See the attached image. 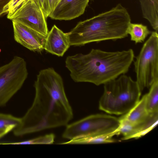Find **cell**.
Wrapping results in <instances>:
<instances>
[{
  "instance_id": "obj_1",
  "label": "cell",
  "mask_w": 158,
  "mask_h": 158,
  "mask_svg": "<svg viewBox=\"0 0 158 158\" xmlns=\"http://www.w3.org/2000/svg\"><path fill=\"white\" fill-rule=\"evenodd\" d=\"M33 103L13 130L19 136L66 126L73 117L61 76L52 68L41 70L34 83Z\"/></svg>"
},
{
  "instance_id": "obj_2",
  "label": "cell",
  "mask_w": 158,
  "mask_h": 158,
  "mask_svg": "<svg viewBox=\"0 0 158 158\" xmlns=\"http://www.w3.org/2000/svg\"><path fill=\"white\" fill-rule=\"evenodd\" d=\"M135 57L131 49L115 52L92 49L87 54L67 56L65 66L75 82H89L98 86L127 72Z\"/></svg>"
},
{
  "instance_id": "obj_3",
  "label": "cell",
  "mask_w": 158,
  "mask_h": 158,
  "mask_svg": "<svg viewBox=\"0 0 158 158\" xmlns=\"http://www.w3.org/2000/svg\"><path fill=\"white\" fill-rule=\"evenodd\" d=\"M131 19L127 9L118 4L110 10L78 23L67 33L70 46L115 40L128 35Z\"/></svg>"
},
{
  "instance_id": "obj_4",
  "label": "cell",
  "mask_w": 158,
  "mask_h": 158,
  "mask_svg": "<svg viewBox=\"0 0 158 158\" xmlns=\"http://www.w3.org/2000/svg\"><path fill=\"white\" fill-rule=\"evenodd\" d=\"M99 108L108 113L126 114L139 102L142 91L136 81L125 74L104 85Z\"/></svg>"
},
{
  "instance_id": "obj_5",
  "label": "cell",
  "mask_w": 158,
  "mask_h": 158,
  "mask_svg": "<svg viewBox=\"0 0 158 158\" xmlns=\"http://www.w3.org/2000/svg\"><path fill=\"white\" fill-rule=\"evenodd\" d=\"M134 64L136 81L142 92L158 81V34L152 32L143 45Z\"/></svg>"
},
{
  "instance_id": "obj_6",
  "label": "cell",
  "mask_w": 158,
  "mask_h": 158,
  "mask_svg": "<svg viewBox=\"0 0 158 158\" xmlns=\"http://www.w3.org/2000/svg\"><path fill=\"white\" fill-rule=\"evenodd\" d=\"M120 124V118L104 114H92L67 125L62 137L71 140L109 134L118 130Z\"/></svg>"
},
{
  "instance_id": "obj_7",
  "label": "cell",
  "mask_w": 158,
  "mask_h": 158,
  "mask_svg": "<svg viewBox=\"0 0 158 158\" xmlns=\"http://www.w3.org/2000/svg\"><path fill=\"white\" fill-rule=\"evenodd\" d=\"M28 74L26 62L19 56L0 67V106H5L21 89Z\"/></svg>"
},
{
  "instance_id": "obj_8",
  "label": "cell",
  "mask_w": 158,
  "mask_h": 158,
  "mask_svg": "<svg viewBox=\"0 0 158 158\" xmlns=\"http://www.w3.org/2000/svg\"><path fill=\"white\" fill-rule=\"evenodd\" d=\"M47 36L48 32L45 17L33 0H26L9 19Z\"/></svg>"
},
{
  "instance_id": "obj_9",
  "label": "cell",
  "mask_w": 158,
  "mask_h": 158,
  "mask_svg": "<svg viewBox=\"0 0 158 158\" xmlns=\"http://www.w3.org/2000/svg\"><path fill=\"white\" fill-rule=\"evenodd\" d=\"M14 38L30 51L41 52L44 50L47 36L18 22L12 21Z\"/></svg>"
},
{
  "instance_id": "obj_10",
  "label": "cell",
  "mask_w": 158,
  "mask_h": 158,
  "mask_svg": "<svg viewBox=\"0 0 158 158\" xmlns=\"http://www.w3.org/2000/svg\"><path fill=\"white\" fill-rule=\"evenodd\" d=\"M90 0H61L50 14L51 18L70 20L83 14Z\"/></svg>"
},
{
  "instance_id": "obj_11",
  "label": "cell",
  "mask_w": 158,
  "mask_h": 158,
  "mask_svg": "<svg viewBox=\"0 0 158 158\" xmlns=\"http://www.w3.org/2000/svg\"><path fill=\"white\" fill-rule=\"evenodd\" d=\"M158 112L150 113L148 118L143 122L131 125L121 122L118 129L119 133L123 135V140L138 138L145 135L152 130L157 124Z\"/></svg>"
},
{
  "instance_id": "obj_12",
  "label": "cell",
  "mask_w": 158,
  "mask_h": 158,
  "mask_svg": "<svg viewBox=\"0 0 158 158\" xmlns=\"http://www.w3.org/2000/svg\"><path fill=\"white\" fill-rule=\"evenodd\" d=\"M70 46L67 33L64 32L56 25L48 31L44 50L58 56H62Z\"/></svg>"
},
{
  "instance_id": "obj_13",
  "label": "cell",
  "mask_w": 158,
  "mask_h": 158,
  "mask_svg": "<svg viewBox=\"0 0 158 158\" xmlns=\"http://www.w3.org/2000/svg\"><path fill=\"white\" fill-rule=\"evenodd\" d=\"M146 95H144L138 103L123 116L120 118L121 121L135 125L145 120L150 114L147 110Z\"/></svg>"
},
{
  "instance_id": "obj_14",
  "label": "cell",
  "mask_w": 158,
  "mask_h": 158,
  "mask_svg": "<svg viewBox=\"0 0 158 158\" xmlns=\"http://www.w3.org/2000/svg\"><path fill=\"white\" fill-rule=\"evenodd\" d=\"M143 18L158 32V0H139Z\"/></svg>"
},
{
  "instance_id": "obj_15",
  "label": "cell",
  "mask_w": 158,
  "mask_h": 158,
  "mask_svg": "<svg viewBox=\"0 0 158 158\" xmlns=\"http://www.w3.org/2000/svg\"><path fill=\"white\" fill-rule=\"evenodd\" d=\"M119 134V132L118 129L115 131L110 133L93 136L77 138L59 144H95L113 143L116 141L113 139V137Z\"/></svg>"
},
{
  "instance_id": "obj_16",
  "label": "cell",
  "mask_w": 158,
  "mask_h": 158,
  "mask_svg": "<svg viewBox=\"0 0 158 158\" xmlns=\"http://www.w3.org/2000/svg\"><path fill=\"white\" fill-rule=\"evenodd\" d=\"M152 32L146 26L139 23H131L127 29V33L130 35L131 40L135 44L144 42Z\"/></svg>"
},
{
  "instance_id": "obj_17",
  "label": "cell",
  "mask_w": 158,
  "mask_h": 158,
  "mask_svg": "<svg viewBox=\"0 0 158 158\" xmlns=\"http://www.w3.org/2000/svg\"><path fill=\"white\" fill-rule=\"evenodd\" d=\"M146 108L149 113L158 112V81H155L146 94Z\"/></svg>"
},
{
  "instance_id": "obj_18",
  "label": "cell",
  "mask_w": 158,
  "mask_h": 158,
  "mask_svg": "<svg viewBox=\"0 0 158 158\" xmlns=\"http://www.w3.org/2000/svg\"><path fill=\"white\" fill-rule=\"evenodd\" d=\"M20 118L9 114L0 113V129L9 132L13 130L20 123Z\"/></svg>"
},
{
  "instance_id": "obj_19",
  "label": "cell",
  "mask_w": 158,
  "mask_h": 158,
  "mask_svg": "<svg viewBox=\"0 0 158 158\" xmlns=\"http://www.w3.org/2000/svg\"><path fill=\"white\" fill-rule=\"evenodd\" d=\"M55 137L54 134L51 133L25 141L8 144H52L54 141Z\"/></svg>"
},
{
  "instance_id": "obj_20",
  "label": "cell",
  "mask_w": 158,
  "mask_h": 158,
  "mask_svg": "<svg viewBox=\"0 0 158 158\" xmlns=\"http://www.w3.org/2000/svg\"><path fill=\"white\" fill-rule=\"evenodd\" d=\"M33 0L41 9L46 18L49 16L50 11L48 0Z\"/></svg>"
},
{
  "instance_id": "obj_21",
  "label": "cell",
  "mask_w": 158,
  "mask_h": 158,
  "mask_svg": "<svg viewBox=\"0 0 158 158\" xmlns=\"http://www.w3.org/2000/svg\"><path fill=\"white\" fill-rule=\"evenodd\" d=\"M11 0H0V16L8 13V5Z\"/></svg>"
},
{
  "instance_id": "obj_22",
  "label": "cell",
  "mask_w": 158,
  "mask_h": 158,
  "mask_svg": "<svg viewBox=\"0 0 158 158\" xmlns=\"http://www.w3.org/2000/svg\"><path fill=\"white\" fill-rule=\"evenodd\" d=\"M61 0H48L50 11V14L53 11L58 3Z\"/></svg>"
},
{
  "instance_id": "obj_23",
  "label": "cell",
  "mask_w": 158,
  "mask_h": 158,
  "mask_svg": "<svg viewBox=\"0 0 158 158\" xmlns=\"http://www.w3.org/2000/svg\"><path fill=\"white\" fill-rule=\"evenodd\" d=\"M9 132L7 130L0 129V138L4 136Z\"/></svg>"
}]
</instances>
